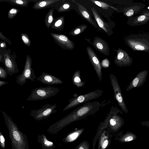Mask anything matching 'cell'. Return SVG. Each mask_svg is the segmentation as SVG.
<instances>
[{
  "mask_svg": "<svg viewBox=\"0 0 149 149\" xmlns=\"http://www.w3.org/2000/svg\"><path fill=\"white\" fill-rule=\"evenodd\" d=\"M37 1V0H0V2H5L12 5L28 7V5L30 2H35Z\"/></svg>",
  "mask_w": 149,
  "mask_h": 149,
  "instance_id": "44dd1931",
  "label": "cell"
},
{
  "mask_svg": "<svg viewBox=\"0 0 149 149\" xmlns=\"http://www.w3.org/2000/svg\"><path fill=\"white\" fill-rule=\"evenodd\" d=\"M8 84V83L5 81L0 80V87L5 85L6 84Z\"/></svg>",
  "mask_w": 149,
  "mask_h": 149,
  "instance_id": "f35d334b",
  "label": "cell"
},
{
  "mask_svg": "<svg viewBox=\"0 0 149 149\" xmlns=\"http://www.w3.org/2000/svg\"><path fill=\"white\" fill-rule=\"evenodd\" d=\"M55 8L50 9L45 16L44 22L45 25L48 29H49L54 19L53 13Z\"/></svg>",
  "mask_w": 149,
  "mask_h": 149,
  "instance_id": "cb8c5ba5",
  "label": "cell"
},
{
  "mask_svg": "<svg viewBox=\"0 0 149 149\" xmlns=\"http://www.w3.org/2000/svg\"><path fill=\"white\" fill-rule=\"evenodd\" d=\"M0 138L1 146L2 148H4L5 147V139L3 135L1 134L0 135Z\"/></svg>",
  "mask_w": 149,
  "mask_h": 149,
  "instance_id": "836d02e7",
  "label": "cell"
},
{
  "mask_svg": "<svg viewBox=\"0 0 149 149\" xmlns=\"http://www.w3.org/2000/svg\"><path fill=\"white\" fill-rule=\"evenodd\" d=\"M86 49L89 59L99 80L101 81L102 79V66L99 59L91 47L88 46H87Z\"/></svg>",
  "mask_w": 149,
  "mask_h": 149,
  "instance_id": "4fadbf2b",
  "label": "cell"
},
{
  "mask_svg": "<svg viewBox=\"0 0 149 149\" xmlns=\"http://www.w3.org/2000/svg\"><path fill=\"white\" fill-rule=\"evenodd\" d=\"M50 34L55 42L65 50H72L74 48V44L66 36L62 34L50 33Z\"/></svg>",
  "mask_w": 149,
  "mask_h": 149,
  "instance_id": "9c48e42d",
  "label": "cell"
},
{
  "mask_svg": "<svg viewBox=\"0 0 149 149\" xmlns=\"http://www.w3.org/2000/svg\"><path fill=\"white\" fill-rule=\"evenodd\" d=\"M78 135V133L74 132L70 135L67 137V139L69 141H72L75 139L77 137Z\"/></svg>",
  "mask_w": 149,
  "mask_h": 149,
  "instance_id": "f546056e",
  "label": "cell"
},
{
  "mask_svg": "<svg viewBox=\"0 0 149 149\" xmlns=\"http://www.w3.org/2000/svg\"><path fill=\"white\" fill-rule=\"evenodd\" d=\"M20 10L15 8H11L8 11V17L10 19H13L20 11Z\"/></svg>",
  "mask_w": 149,
  "mask_h": 149,
  "instance_id": "83f0119b",
  "label": "cell"
},
{
  "mask_svg": "<svg viewBox=\"0 0 149 149\" xmlns=\"http://www.w3.org/2000/svg\"><path fill=\"white\" fill-rule=\"evenodd\" d=\"M80 71L78 70L76 71L73 75L72 81L73 84L77 88L81 87L85 83V81H82L81 79Z\"/></svg>",
  "mask_w": 149,
  "mask_h": 149,
  "instance_id": "603a6c76",
  "label": "cell"
},
{
  "mask_svg": "<svg viewBox=\"0 0 149 149\" xmlns=\"http://www.w3.org/2000/svg\"><path fill=\"white\" fill-rule=\"evenodd\" d=\"M36 79L44 84L53 85L63 83L59 78L45 72H42Z\"/></svg>",
  "mask_w": 149,
  "mask_h": 149,
  "instance_id": "ac0fdd59",
  "label": "cell"
},
{
  "mask_svg": "<svg viewBox=\"0 0 149 149\" xmlns=\"http://www.w3.org/2000/svg\"><path fill=\"white\" fill-rule=\"evenodd\" d=\"M108 143V141L107 140L104 141L102 144V148L104 149L107 147Z\"/></svg>",
  "mask_w": 149,
  "mask_h": 149,
  "instance_id": "8d00e7d4",
  "label": "cell"
},
{
  "mask_svg": "<svg viewBox=\"0 0 149 149\" xmlns=\"http://www.w3.org/2000/svg\"><path fill=\"white\" fill-rule=\"evenodd\" d=\"M101 89H98L88 93L75 96L68 101L70 103L63 109L64 111L82 103L89 102L101 96L103 93Z\"/></svg>",
  "mask_w": 149,
  "mask_h": 149,
  "instance_id": "277c9868",
  "label": "cell"
},
{
  "mask_svg": "<svg viewBox=\"0 0 149 149\" xmlns=\"http://www.w3.org/2000/svg\"><path fill=\"white\" fill-rule=\"evenodd\" d=\"M111 84L114 93V97L122 111L125 113L128 112V110L125 102L121 90L116 76L111 73L109 76Z\"/></svg>",
  "mask_w": 149,
  "mask_h": 149,
  "instance_id": "ba28073f",
  "label": "cell"
},
{
  "mask_svg": "<svg viewBox=\"0 0 149 149\" xmlns=\"http://www.w3.org/2000/svg\"><path fill=\"white\" fill-rule=\"evenodd\" d=\"M149 22V9H143L137 16L128 18L127 23L132 26L142 25Z\"/></svg>",
  "mask_w": 149,
  "mask_h": 149,
  "instance_id": "8fae6325",
  "label": "cell"
},
{
  "mask_svg": "<svg viewBox=\"0 0 149 149\" xmlns=\"http://www.w3.org/2000/svg\"><path fill=\"white\" fill-rule=\"evenodd\" d=\"M79 149H84V148L82 147H79Z\"/></svg>",
  "mask_w": 149,
  "mask_h": 149,
  "instance_id": "ab89813d",
  "label": "cell"
},
{
  "mask_svg": "<svg viewBox=\"0 0 149 149\" xmlns=\"http://www.w3.org/2000/svg\"><path fill=\"white\" fill-rule=\"evenodd\" d=\"M0 39L3 41L7 42L10 45L12 44V42L10 40L5 36L1 31H0Z\"/></svg>",
  "mask_w": 149,
  "mask_h": 149,
  "instance_id": "1f68e13d",
  "label": "cell"
},
{
  "mask_svg": "<svg viewBox=\"0 0 149 149\" xmlns=\"http://www.w3.org/2000/svg\"><path fill=\"white\" fill-rule=\"evenodd\" d=\"M32 60L30 56L27 55L26 56L24 69L22 73L16 77V82L21 86L26 83V79L35 81L36 76L33 68H31Z\"/></svg>",
  "mask_w": 149,
  "mask_h": 149,
  "instance_id": "8992f818",
  "label": "cell"
},
{
  "mask_svg": "<svg viewBox=\"0 0 149 149\" xmlns=\"http://www.w3.org/2000/svg\"><path fill=\"white\" fill-rule=\"evenodd\" d=\"M76 3L77 6L79 13L82 17L92 25L98 31H101L102 30L99 27L97 23L94 20L90 13L87 9L83 5L80 4L75 0L71 1Z\"/></svg>",
  "mask_w": 149,
  "mask_h": 149,
  "instance_id": "9a60e30c",
  "label": "cell"
},
{
  "mask_svg": "<svg viewBox=\"0 0 149 149\" xmlns=\"http://www.w3.org/2000/svg\"><path fill=\"white\" fill-rule=\"evenodd\" d=\"M148 71L144 70L139 72L131 81L127 87L126 91L127 92L136 87L143 86L146 81Z\"/></svg>",
  "mask_w": 149,
  "mask_h": 149,
  "instance_id": "5bb4252c",
  "label": "cell"
},
{
  "mask_svg": "<svg viewBox=\"0 0 149 149\" xmlns=\"http://www.w3.org/2000/svg\"><path fill=\"white\" fill-rule=\"evenodd\" d=\"M4 57L3 64L8 74L12 75L18 73L19 70L16 61V55L14 51L12 53L10 49H1Z\"/></svg>",
  "mask_w": 149,
  "mask_h": 149,
  "instance_id": "5b68a950",
  "label": "cell"
},
{
  "mask_svg": "<svg viewBox=\"0 0 149 149\" xmlns=\"http://www.w3.org/2000/svg\"><path fill=\"white\" fill-rule=\"evenodd\" d=\"M146 5L141 2H132L125 6L122 12L125 16L129 18L140 13L143 10Z\"/></svg>",
  "mask_w": 149,
  "mask_h": 149,
  "instance_id": "7c38bea8",
  "label": "cell"
},
{
  "mask_svg": "<svg viewBox=\"0 0 149 149\" xmlns=\"http://www.w3.org/2000/svg\"><path fill=\"white\" fill-rule=\"evenodd\" d=\"M133 139V137L132 136H129L127 137L125 139V141H132Z\"/></svg>",
  "mask_w": 149,
  "mask_h": 149,
  "instance_id": "74e56055",
  "label": "cell"
},
{
  "mask_svg": "<svg viewBox=\"0 0 149 149\" xmlns=\"http://www.w3.org/2000/svg\"><path fill=\"white\" fill-rule=\"evenodd\" d=\"M87 26L86 24H81L73 29L69 33V34L71 36L78 35L83 32L87 28Z\"/></svg>",
  "mask_w": 149,
  "mask_h": 149,
  "instance_id": "d4e9b609",
  "label": "cell"
},
{
  "mask_svg": "<svg viewBox=\"0 0 149 149\" xmlns=\"http://www.w3.org/2000/svg\"><path fill=\"white\" fill-rule=\"evenodd\" d=\"M6 48V44L5 42L0 41V48L4 49Z\"/></svg>",
  "mask_w": 149,
  "mask_h": 149,
  "instance_id": "d590c367",
  "label": "cell"
},
{
  "mask_svg": "<svg viewBox=\"0 0 149 149\" xmlns=\"http://www.w3.org/2000/svg\"><path fill=\"white\" fill-rule=\"evenodd\" d=\"M65 18L63 16H61L54 18L50 27L52 29L59 31H62L64 26Z\"/></svg>",
  "mask_w": 149,
  "mask_h": 149,
  "instance_id": "ffe728a7",
  "label": "cell"
},
{
  "mask_svg": "<svg viewBox=\"0 0 149 149\" xmlns=\"http://www.w3.org/2000/svg\"><path fill=\"white\" fill-rule=\"evenodd\" d=\"M57 12L61 13L68 11L72 8L71 3L68 1L62 0L61 2L55 7Z\"/></svg>",
  "mask_w": 149,
  "mask_h": 149,
  "instance_id": "7402d4cb",
  "label": "cell"
},
{
  "mask_svg": "<svg viewBox=\"0 0 149 149\" xmlns=\"http://www.w3.org/2000/svg\"><path fill=\"white\" fill-rule=\"evenodd\" d=\"M89 1H91L96 5L104 9H107L109 8H111L116 10H118V9L115 8L110 6L109 5L104 2L92 0H89Z\"/></svg>",
  "mask_w": 149,
  "mask_h": 149,
  "instance_id": "484cf974",
  "label": "cell"
},
{
  "mask_svg": "<svg viewBox=\"0 0 149 149\" xmlns=\"http://www.w3.org/2000/svg\"><path fill=\"white\" fill-rule=\"evenodd\" d=\"M59 91L58 88L49 86L36 88L31 91L27 100L34 101L46 99L57 95Z\"/></svg>",
  "mask_w": 149,
  "mask_h": 149,
  "instance_id": "3957f363",
  "label": "cell"
},
{
  "mask_svg": "<svg viewBox=\"0 0 149 149\" xmlns=\"http://www.w3.org/2000/svg\"><path fill=\"white\" fill-rule=\"evenodd\" d=\"M56 107V104H46L39 109L31 111L29 114L36 120H40L47 118L56 112L57 110H55Z\"/></svg>",
  "mask_w": 149,
  "mask_h": 149,
  "instance_id": "52a82bcc",
  "label": "cell"
},
{
  "mask_svg": "<svg viewBox=\"0 0 149 149\" xmlns=\"http://www.w3.org/2000/svg\"><path fill=\"white\" fill-rule=\"evenodd\" d=\"M21 38L23 43L26 46L29 47L31 42L28 36L26 33H22L21 34Z\"/></svg>",
  "mask_w": 149,
  "mask_h": 149,
  "instance_id": "4316f807",
  "label": "cell"
},
{
  "mask_svg": "<svg viewBox=\"0 0 149 149\" xmlns=\"http://www.w3.org/2000/svg\"><path fill=\"white\" fill-rule=\"evenodd\" d=\"M43 137V144L45 146L51 147L53 146V143L52 142L48 141L45 136Z\"/></svg>",
  "mask_w": 149,
  "mask_h": 149,
  "instance_id": "4dcf8cb0",
  "label": "cell"
},
{
  "mask_svg": "<svg viewBox=\"0 0 149 149\" xmlns=\"http://www.w3.org/2000/svg\"><path fill=\"white\" fill-rule=\"evenodd\" d=\"M91 44L101 53L107 56L109 55L110 49L108 44L100 37H95Z\"/></svg>",
  "mask_w": 149,
  "mask_h": 149,
  "instance_id": "2e32d148",
  "label": "cell"
},
{
  "mask_svg": "<svg viewBox=\"0 0 149 149\" xmlns=\"http://www.w3.org/2000/svg\"><path fill=\"white\" fill-rule=\"evenodd\" d=\"M8 73L5 69L1 66L0 67V78L1 79H6L8 76Z\"/></svg>",
  "mask_w": 149,
  "mask_h": 149,
  "instance_id": "f1b7e54d",
  "label": "cell"
},
{
  "mask_svg": "<svg viewBox=\"0 0 149 149\" xmlns=\"http://www.w3.org/2000/svg\"><path fill=\"white\" fill-rule=\"evenodd\" d=\"M92 14L99 27L108 36H111L113 33L108 24L105 22L94 8H91Z\"/></svg>",
  "mask_w": 149,
  "mask_h": 149,
  "instance_id": "e0dca14e",
  "label": "cell"
},
{
  "mask_svg": "<svg viewBox=\"0 0 149 149\" xmlns=\"http://www.w3.org/2000/svg\"><path fill=\"white\" fill-rule=\"evenodd\" d=\"M62 1L61 0H37L34 2L33 8L36 10L55 8Z\"/></svg>",
  "mask_w": 149,
  "mask_h": 149,
  "instance_id": "d6986e66",
  "label": "cell"
},
{
  "mask_svg": "<svg viewBox=\"0 0 149 149\" xmlns=\"http://www.w3.org/2000/svg\"><path fill=\"white\" fill-rule=\"evenodd\" d=\"M1 111L9 130L12 149H28V143L26 136L19 131L17 125L13 121L10 117L4 111Z\"/></svg>",
  "mask_w": 149,
  "mask_h": 149,
  "instance_id": "6da1fadb",
  "label": "cell"
},
{
  "mask_svg": "<svg viewBox=\"0 0 149 149\" xmlns=\"http://www.w3.org/2000/svg\"><path fill=\"white\" fill-rule=\"evenodd\" d=\"M109 61L107 58H106L103 60L101 63L102 66L104 68H108L109 66Z\"/></svg>",
  "mask_w": 149,
  "mask_h": 149,
  "instance_id": "d6a6232c",
  "label": "cell"
},
{
  "mask_svg": "<svg viewBox=\"0 0 149 149\" xmlns=\"http://www.w3.org/2000/svg\"><path fill=\"white\" fill-rule=\"evenodd\" d=\"M116 50V55L114 60L116 65L120 67L131 65L133 63V59L126 51L119 47Z\"/></svg>",
  "mask_w": 149,
  "mask_h": 149,
  "instance_id": "30bf717a",
  "label": "cell"
},
{
  "mask_svg": "<svg viewBox=\"0 0 149 149\" xmlns=\"http://www.w3.org/2000/svg\"><path fill=\"white\" fill-rule=\"evenodd\" d=\"M124 40L133 51L149 52V34H132L125 38Z\"/></svg>",
  "mask_w": 149,
  "mask_h": 149,
  "instance_id": "7a4b0ae2",
  "label": "cell"
},
{
  "mask_svg": "<svg viewBox=\"0 0 149 149\" xmlns=\"http://www.w3.org/2000/svg\"><path fill=\"white\" fill-rule=\"evenodd\" d=\"M0 62L3 63H4V57L3 54L1 49H0Z\"/></svg>",
  "mask_w": 149,
  "mask_h": 149,
  "instance_id": "e575fe53",
  "label": "cell"
}]
</instances>
